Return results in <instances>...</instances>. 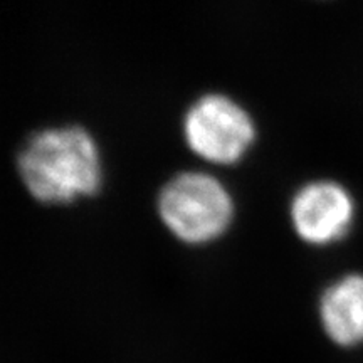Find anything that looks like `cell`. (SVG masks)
Returning <instances> with one entry per match:
<instances>
[{"instance_id":"obj_1","label":"cell","mask_w":363,"mask_h":363,"mask_svg":"<svg viewBox=\"0 0 363 363\" xmlns=\"http://www.w3.org/2000/svg\"><path fill=\"white\" fill-rule=\"evenodd\" d=\"M16 170L27 192L48 203L93 195L101 184L98 147L78 123L48 126L27 135L16 153Z\"/></svg>"},{"instance_id":"obj_2","label":"cell","mask_w":363,"mask_h":363,"mask_svg":"<svg viewBox=\"0 0 363 363\" xmlns=\"http://www.w3.org/2000/svg\"><path fill=\"white\" fill-rule=\"evenodd\" d=\"M157 212L175 238L202 244L224 233L233 217V199L216 177L199 170L177 172L163 182Z\"/></svg>"},{"instance_id":"obj_4","label":"cell","mask_w":363,"mask_h":363,"mask_svg":"<svg viewBox=\"0 0 363 363\" xmlns=\"http://www.w3.org/2000/svg\"><path fill=\"white\" fill-rule=\"evenodd\" d=\"M355 202L338 182L318 179L303 184L289 201V219L303 240L310 244L335 242L350 229Z\"/></svg>"},{"instance_id":"obj_3","label":"cell","mask_w":363,"mask_h":363,"mask_svg":"<svg viewBox=\"0 0 363 363\" xmlns=\"http://www.w3.org/2000/svg\"><path fill=\"white\" fill-rule=\"evenodd\" d=\"M182 133L189 148L216 163H233L252 143V118L227 94L203 93L189 104L182 118Z\"/></svg>"},{"instance_id":"obj_5","label":"cell","mask_w":363,"mask_h":363,"mask_svg":"<svg viewBox=\"0 0 363 363\" xmlns=\"http://www.w3.org/2000/svg\"><path fill=\"white\" fill-rule=\"evenodd\" d=\"M326 337L345 348L363 343V274L347 272L326 284L318 298Z\"/></svg>"}]
</instances>
